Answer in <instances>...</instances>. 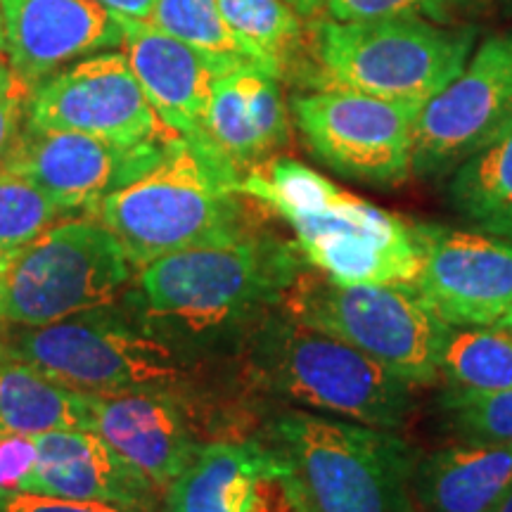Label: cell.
I'll return each instance as SVG.
<instances>
[{
	"mask_svg": "<svg viewBox=\"0 0 512 512\" xmlns=\"http://www.w3.org/2000/svg\"><path fill=\"white\" fill-rule=\"evenodd\" d=\"M309 266L297 242L247 233L162 256L124 294L147 328L176 347L252 328Z\"/></svg>",
	"mask_w": 512,
	"mask_h": 512,
	"instance_id": "cell-1",
	"label": "cell"
},
{
	"mask_svg": "<svg viewBox=\"0 0 512 512\" xmlns=\"http://www.w3.org/2000/svg\"><path fill=\"white\" fill-rule=\"evenodd\" d=\"M240 192L290 223L306 264L342 285H413L415 230L302 162L273 157L242 176Z\"/></svg>",
	"mask_w": 512,
	"mask_h": 512,
	"instance_id": "cell-2",
	"label": "cell"
},
{
	"mask_svg": "<svg viewBox=\"0 0 512 512\" xmlns=\"http://www.w3.org/2000/svg\"><path fill=\"white\" fill-rule=\"evenodd\" d=\"M245 366L256 387L299 406L396 432L413 411V384L325 332L273 309L245 335Z\"/></svg>",
	"mask_w": 512,
	"mask_h": 512,
	"instance_id": "cell-3",
	"label": "cell"
},
{
	"mask_svg": "<svg viewBox=\"0 0 512 512\" xmlns=\"http://www.w3.org/2000/svg\"><path fill=\"white\" fill-rule=\"evenodd\" d=\"M268 444L287 467L294 512H415L418 453L392 430L313 411H285Z\"/></svg>",
	"mask_w": 512,
	"mask_h": 512,
	"instance_id": "cell-4",
	"label": "cell"
},
{
	"mask_svg": "<svg viewBox=\"0 0 512 512\" xmlns=\"http://www.w3.org/2000/svg\"><path fill=\"white\" fill-rule=\"evenodd\" d=\"M240 178L200 147L178 138L162 162L91 209L131 264L143 268L183 249L247 233Z\"/></svg>",
	"mask_w": 512,
	"mask_h": 512,
	"instance_id": "cell-5",
	"label": "cell"
},
{
	"mask_svg": "<svg viewBox=\"0 0 512 512\" xmlns=\"http://www.w3.org/2000/svg\"><path fill=\"white\" fill-rule=\"evenodd\" d=\"M475 36L427 19H323L311 36L316 83L422 107L463 72Z\"/></svg>",
	"mask_w": 512,
	"mask_h": 512,
	"instance_id": "cell-6",
	"label": "cell"
},
{
	"mask_svg": "<svg viewBox=\"0 0 512 512\" xmlns=\"http://www.w3.org/2000/svg\"><path fill=\"white\" fill-rule=\"evenodd\" d=\"M0 344L74 392H178L188 380L181 347L147 328L124 299L10 332Z\"/></svg>",
	"mask_w": 512,
	"mask_h": 512,
	"instance_id": "cell-7",
	"label": "cell"
},
{
	"mask_svg": "<svg viewBox=\"0 0 512 512\" xmlns=\"http://www.w3.org/2000/svg\"><path fill=\"white\" fill-rule=\"evenodd\" d=\"M133 266L95 219H64L0 252V325L43 328L119 302Z\"/></svg>",
	"mask_w": 512,
	"mask_h": 512,
	"instance_id": "cell-8",
	"label": "cell"
},
{
	"mask_svg": "<svg viewBox=\"0 0 512 512\" xmlns=\"http://www.w3.org/2000/svg\"><path fill=\"white\" fill-rule=\"evenodd\" d=\"M278 309L342 339L413 387L439 380V356L451 325L434 313L415 285H342L304 268Z\"/></svg>",
	"mask_w": 512,
	"mask_h": 512,
	"instance_id": "cell-9",
	"label": "cell"
},
{
	"mask_svg": "<svg viewBox=\"0 0 512 512\" xmlns=\"http://www.w3.org/2000/svg\"><path fill=\"white\" fill-rule=\"evenodd\" d=\"M420 105L318 88L292 98V117L328 169L368 185H401L413 174Z\"/></svg>",
	"mask_w": 512,
	"mask_h": 512,
	"instance_id": "cell-10",
	"label": "cell"
},
{
	"mask_svg": "<svg viewBox=\"0 0 512 512\" xmlns=\"http://www.w3.org/2000/svg\"><path fill=\"white\" fill-rule=\"evenodd\" d=\"M27 124L121 145L183 138L164 124L124 53H95L57 69L29 93Z\"/></svg>",
	"mask_w": 512,
	"mask_h": 512,
	"instance_id": "cell-11",
	"label": "cell"
},
{
	"mask_svg": "<svg viewBox=\"0 0 512 512\" xmlns=\"http://www.w3.org/2000/svg\"><path fill=\"white\" fill-rule=\"evenodd\" d=\"M512 126V31L491 36L456 79L422 105L413 174L441 176Z\"/></svg>",
	"mask_w": 512,
	"mask_h": 512,
	"instance_id": "cell-12",
	"label": "cell"
},
{
	"mask_svg": "<svg viewBox=\"0 0 512 512\" xmlns=\"http://www.w3.org/2000/svg\"><path fill=\"white\" fill-rule=\"evenodd\" d=\"M171 143L121 145L86 133L38 128L24 119L0 169L29 178L67 209L91 214L107 195L155 169Z\"/></svg>",
	"mask_w": 512,
	"mask_h": 512,
	"instance_id": "cell-13",
	"label": "cell"
},
{
	"mask_svg": "<svg viewBox=\"0 0 512 512\" xmlns=\"http://www.w3.org/2000/svg\"><path fill=\"white\" fill-rule=\"evenodd\" d=\"M418 290L453 328H491L512 306V242L434 223L413 226Z\"/></svg>",
	"mask_w": 512,
	"mask_h": 512,
	"instance_id": "cell-14",
	"label": "cell"
},
{
	"mask_svg": "<svg viewBox=\"0 0 512 512\" xmlns=\"http://www.w3.org/2000/svg\"><path fill=\"white\" fill-rule=\"evenodd\" d=\"M3 53L31 88L79 57L121 48V19L98 0H0Z\"/></svg>",
	"mask_w": 512,
	"mask_h": 512,
	"instance_id": "cell-15",
	"label": "cell"
},
{
	"mask_svg": "<svg viewBox=\"0 0 512 512\" xmlns=\"http://www.w3.org/2000/svg\"><path fill=\"white\" fill-rule=\"evenodd\" d=\"M164 512H294L287 467L268 441H216L164 491Z\"/></svg>",
	"mask_w": 512,
	"mask_h": 512,
	"instance_id": "cell-16",
	"label": "cell"
},
{
	"mask_svg": "<svg viewBox=\"0 0 512 512\" xmlns=\"http://www.w3.org/2000/svg\"><path fill=\"white\" fill-rule=\"evenodd\" d=\"M287 143L290 112L278 76L252 62L216 74L204 119V138L192 145L221 159L242 181V176L273 159Z\"/></svg>",
	"mask_w": 512,
	"mask_h": 512,
	"instance_id": "cell-17",
	"label": "cell"
},
{
	"mask_svg": "<svg viewBox=\"0 0 512 512\" xmlns=\"http://www.w3.org/2000/svg\"><path fill=\"white\" fill-rule=\"evenodd\" d=\"M86 401L91 432L143 470L162 494L202 446L178 392L86 394Z\"/></svg>",
	"mask_w": 512,
	"mask_h": 512,
	"instance_id": "cell-18",
	"label": "cell"
},
{
	"mask_svg": "<svg viewBox=\"0 0 512 512\" xmlns=\"http://www.w3.org/2000/svg\"><path fill=\"white\" fill-rule=\"evenodd\" d=\"M38 458L22 491L157 512L162 491L91 430L36 434Z\"/></svg>",
	"mask_w": 512,
	"mask_h": 512,
	"instance_id": "cell-19",
	"label": "cell"
},
{
	"mask_svg": "<svg viewBox=\"0 0 512 512\" xmlns=\"http://www.w3.org/2000/svg\"><path fill=\"white\" fill-rule=\"evenodd\" d=\"M121 19V53L164 124L190 143L204 138L211 83L219 69L147 19Z\"/></svg>",
	"mask_w": 512,
	"mask_h": 512,
	"instance_id": "cell-20",
	"label": "cell"
},
{
	"mask_svg": "<svg viewBox=\"0 0 512 512\" xmlns=\"http://www.w3.org/2000/svg\"><path fill=\"white\" fill-rule=\"evenodd\" d=\"M512 489V446L465 441L415 463V512H496Z\"/></svg>",
	"mask_w": 512,
	"mask_h": 512,
	"instance_id": "cell-21",
	"label": "cell"
},
{
	"mask_svg": "<svg viewBox=\"0 0 512 512\" xmlns=\"http://www.w3.org/2000/svg\"><path fill=\"white\" fill-rule=\"evenodd\" d=\"M50 430H91L86 394L53 382L0 344V439Z\"/></svg>",
	"mask_w": 512,
	"mask_h": 512,
	"instance_id": "cell-22",
	"label": "cell"
},
{
	"mask_svg": "<svg viewBox=\"0 0 512 512\" xmlns=\"http://www.w3.org/2000/svg\"><path fill=\"white\" fill-rule=\"evenodd\" d=\"M448 200L479 233L512 242V126L453 169Z\"/></svg>",
	"mask_w": 512,
	"mask_h": 512,
	"instance_id": "cell-23",
	"label": "cell"
},
{
	"mask_svg": "<svg viewBox=\"0 0 512 512\" xmlns=\"http://www.w3.org/2000/svg\"><path fill=\"white\" fill-rule=\"evenodd\" d=\"M221 12L249 62L278 79L290 72L304 48V34L287 0H221Z\"/></svg>",
	"mask_w": 512,
	"mask_h": 512,
	"instance_id": "cell-24",
	"label": "cell"
},
{
	"mask_svg": "<svg viewBox=\"0 0 512 512\" xmlns=\"http://www.w3.org/2000/svg\"><path fill=\"white\" fill-rule=\"evenodd\" d=\"M448 389L496 392L512 387V335L491 328H448L439 356Z\"/></svg>",
	"mask_w": 512,
	"mask_h": 512,
	"instance_id": "cell-25",
	"label": "cell"
},
{
	"mask_svg": "<svg viewBox=\"0 0 512 512\" xmlns=\"http://www.w3.org/2000/svg\"><path fill=\"white\" fill-rule=\"evenodd\" d=\"M147 22L202 53L219 74L249 62L223 19L221 0H157Z\"/></svg>",
	"mask_w": 512,
	"mask_h": 512,
	"instance_id": "cell-26",
	"label": "cell"
},
{
	"mask_svg": "<svg viewBox=\"0 0 512 512\" xmlns=\"http://www.w3.org/2000/svg\"><path fill=\"white\" fill-rule=\"evenodd\" d=\"M72 214L29 178L0 169V252L19 247Z\"/></svg>",
	"mask_w": 512,
	"mask_h": 512,
	"instance_id": "cell-27",
	"label": "cell"
},
{
	"mask_svg": "<svg viewBox=\"0 0 512 512\" xmlns=\"http://www.w3.org/2000/svg\"><path fill=\"white\" fill-rule=\"evenodd\" d=\"M439 408L448 430L460 439L512 446V387L496 392L446 389Z\"/></svg>",
	"mask_w": 512,
	"mask_h": 512,
	"instance_id": "cell-28",
	"label": "cell"
},
{
	"mask_svg": "<svg viewBox=\"0 0 512 512\" xmlns=\"http://www.w3.org/2000/svg\"><path fill=\"white\" fill-rule=\"evenodd\" d=\"M472 0H325L328 17L337 22L356 19H427L434 24H453Z\"/></svg>",
	"mask_w": 512,
	"mask_h": 512,
	"instance_id": "cell-29",
	"label": "cell"
},
{
	"mask_svg": "<svg viewBox=\"0 0 512 512\" xmlns=\"http://www.w3.org/2000/svg\"><path fill=\"white\" fill-rule=\"evenodd\" d=\"M29 93V83L19 79L8 60L0 55V164L5 162L27 119Z\"/></svg>",
	"mask_w": 512,
	"mask_h": 512,
	"instance_id": "cell-30",
	"label": "cell"
},
{
	"mask_svg": "<svg viewBox=\"0 0 512 512\" xmlns=\"http://www.w3.org/2000/svg\"><path fill=\"white\" fill-rule=\"evenodd\" d=\"M0 512H147L124 505L98 503V501H74V498H57L43 494H27V491L0 489Z\"/></svg>",
	"mask_w": 512,
	"mask_h": 512,
	"instance_id": "cell-31",
	"label": "cell"
},
{
	"mask_svg": "<svg viewBox=\"0 0 512 512\" xmlns=\"http://www.w3.org/2000/svg\"><path fill=\"white\" fill-rule=\"evenodd\" d=\"M38 458L36 437H5L0 439V489L22 491L34 472Z\"/></svg>",
	"mask_w": 512,
	"mask_h": 512,
	"instance_id": "cell-32",
	"label": "cell"
},
{
	"mask_svg": "<svg viewBox=\"0 0 512 512\" xmlns=\"http://www.w3.org/2000/svg\"><path fill=\"white\" fill-rule=\"evenodd\" d=\"M100 5L117 12L119 17L128 19H150L152 10H155L157 0H98Z\"/></svg>",
	"mask_w": 512,
	"mask_h": 512,
	"instance_id": "cell-33",
	"label": "cell"
},
{
	"mask_svg": "<svg viewBox=\"0 0 512 512\" xmlns=\"http://www.w3.org/2000/svg\"><path fill=\"white\" fill-rule=\"evenodd\" d=\"M287 3H290L297 12H313L318 10L325 0H287Z\"/></svg>",
	"mask_w": 512,
	"mask_h": 512,
	"instance_id": "cell-34",
	"label": "cell"
},
{
	"mask_svg": "<svg viewBox=\"0 0 512 512\" xmlns=\"http://www.w3.org/2000/svg\"><path fill=\"white\" fill-rule=\"evenodd\" d=\"M496 328H501V330L510 332V335H512V306H510L508 311H505V316H503L501 320H498V323H496Z\"/></svg>",
	"mask_w": 512,
	"mask_h": 512,
	"instance_id": "cell-35",
	"label": "cell"
},
{
	"mask_svg": "<svg viewBox=\"0 0 512 512\" xmlns=\"http://www.w3.org/2000/svg\"><path fill=\"white\" fill-rule=\"evenodd\" d=\"M496 512H512V489H510V494L503 498V503L498 505Z\"/></svg>",
	"mask_w": 512,
	"mask_h": 512,
	"instance_id": "cell-36",
	"label": "cell"
},
{
	"mask_svg": "<svg viewBox=\"0 0 512 512\" xmlns=\"http://www.w3.org/2000/svg\"><path fill=\"white\" fill-rule=\"evenodd\" d=\"M0 53H3V22H0Z\"/></svg>",
	"mask_w": 512,
	"mask_h": 512,
	"instance_id": "cell-37",
	"label": "cell"
},
{
	"mask_svg": "<svg viewBox=\"0 0 512 512\" xmlns=\"http://www.w3.org/2000/svg\"><path fill=\"white\" fill-rule=\"evenodd\" d=\"M0 55H3V53H0Z\"/></svg>",
	"mask_w": 512,
	"mask_h": 512,
	"instance_id": "cell-38",
	"label": "cell"
}]
</instances>
